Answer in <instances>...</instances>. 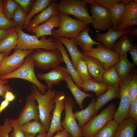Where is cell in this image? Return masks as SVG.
Returning <instances> with one entry per match:
<instances>
[{
	"instance_id": "f6af8a7d",
	"label": "cell",
	"mask_w": 137,
	"mask_h": 137,
	"mask_svg": "<svg viewBox=\"0 0 137 137\" xmlns=\"http://www.w3.org/2000/svg\"><path fill=\"white\" fill-rule=\"evenodd\" d=\"M137 25V18H136L118 25L116 30L119 31H122L128 28L135 26Z\"/></svg>"
},
{
	"instance_id": "3957f363",
	"label": "cell",
	"mask_w": 137,
	"mask_h": 137,
	"mask_svg": "<svg viewBox=\"0 0 137 137\" xmlns=\"http://www.w3.org/2000/svg\"><path fill=\"white\" fill-rule=\"evenodd\" d=\"M116 111L115 104H109L98 115L93 116L82 128L84 137H94L113 118Z\"/></svg>"
},
{
	"instance_id": "ee69618b",
	"label": "cell",
	"mask_w": 137,
	"mask_h": 137,
	"mask_svg": "<svg viewBox=\"0 0 137 137\" xmlns=\"http://www.w3.org/2000/svg\"><path fill=\"white\" fill-rule=\"evenodd\" d=\"M13 130L9 118H6L3 125L0 124V137H10L9 133Z\"/></svg>"
},
{
	"instance_id": "603a6c76",
	"label": "cell",
	"mask_w": 137,
	"mask_h": 137,
	"mask_svg": "<svg viewBox=\"0 0 137 137\" xmlns=\"http://www.w3.org/2000/svg\"><path fill=\"white\" fill-rule=\"evenodd\" d=\"M90 31L87 27L81 31L78 35L74 39L77 45H78L83 52L91 51L93 48L92 46L94 45H101L100 42H96L90 37L89 34Z\"/></svg>"
},
{
	"instance_id": "9a60e30c",
	"label": "cell",
	"mask_w": 137,
	"mask_h": 137,
	"mask_svg": "<svg viewBox=\"0 0 137 137\" xmlns=\"http://www.w3.org/2000/svg\"><path fill=\"white\" fill-rule=\"evenodd\" d=\"M70 75L66 68L59 65L55 67L46 73H39L37 77L40 80H44L46 83L48 89L52 88L55 85L65 80Z\"/></svg>"
},
{
	"instance_id": "44dd1931",
	"label": "cell",
	"mask_w": 137,
	"mask_h": 137,
	"mask_svg": "<svg viewBox=\"0 0 137 137\" xmlns=\"http://www.w3.org/2000/svg\"><path fill=\"white\" fill-rule=\"evenodd\" d=\"M137 121L129 117L119 124L114 137H134Z\"/></svg>"
},
{
	"instance_id": "484cf974",
	"label": "cell",
	"mask_w": 137,
	"mask_h": 137,
	"mask_svg": "<svg viewBox=\"0 0 137 137\" xmlns=\"http://www.w3.org/2000/svg\"><path fill=\"white\" fill-rule=\"evenodd\" d=\"M96 101L95 98H93L87 108L80 111L76 110L74 113L76 119L78 122V125L81 128L93 115Z\"/></svg>"
},
{
	"instance_id": "1f68e13d",
	"label": "cell",
	"mask_w": 137,
	"mask_h": 137,
	"mask_svg": "<svg viewBox=\"0 0 137 137\" xmlns=\"http://www.w3.org/2000/svg\"><path fill=\"white\" fill-rule=\"evenodd\" d=\"M131 0H124L113 6L110 10L113 24V29L116 30L121 16L126 4Z\"/></svg>"
},
{
	"instance_id": "bcb514c9",
	"label": "cell",
	"mask_w": 137,
	"mask_h": 137,
	"mask_svg": "<svg viewBox=\"0 0 137 137\" xmlns=\"http://www.w3.org/2000/svg\"><path fill=\"white\" fill-rule=\"evenodd\" d=\"M17 2L27 13L31 5H33L35 0H14Z\"/></svg>"
},
{
	"instance_id": "d4e9b609",
	"label": "cell",
	"mask_w": 137,
	"mask_h": 137,
	"mask_svg": "<svg viewBox=\"0 0 137 137\" xmlns=\"http://www.w3.org/2000/svg\"><path fill=\"white\" fill-rule=\"evenodd\" d=\"M64 80L67 84L66 87L71 92L80 109H82L84 100L87 97H93V94L87 93L82 91L76 85L70 75L67 76Z\"/></svg>"
},
{
	"instance_id": "6da1fadb",
	"label": "cell",
	"mask_w": 137,
	"mask_h": 137,
	"mask_svg": "<svg viewBox=\"0 0 137 137\" xmlns=\"http://www.w3.org/2000/svg\"><path fill=\"white\" fill-rule=\"evenodd\" d=\"M31 93L38 104V108L41 122L49 130L52 118L50 112L54 109L55 102L54 100L57 93L56 89H48L44 94H42L37 87L33 84Z\"/></svg>"
},
{
	"instance_id": "f1b7e54d",
	"label": "cell",
	"mask_w": 137,
	"mask_h": 137,
	"mask_svg": "<svg viewBox=\"0 0 137 137\" xmlns=\"http://www.w3.org/2000/svg\"><path fill=\"white\" fill-rule=\"evenodd\" d=\"M127 54L121 56L119 60L114 65L117 74L120 79L127 76L136 65L129 61Z\"/></svg>"
},
{
	"instance_id": "d590c367",
	"label": "cell",
	"mask_w": 137,
	"mask_h": 137,
	"mask_svg": "<svg viewBox=\"0 0 137 137\" xmlns=\"http://www.w3.org/2000/svg\"><path fill=\"white\" fill-rule=\"evenodd\" d=\"M119 124L114 120H111L94 137H114Z\"/></svg>"
},
{
	"instance_id": "5bb4252c",
	"label": "cell",
	"mask_w": 137,
	"mask_h": 137,
	"mask_svg": "<svg viewBox=\"0 0 137 137\" xmlns=\"http://www.w3.org/2000/svg\"><path fill=\"white\" fill-rule=\"evenodd\" d=\"M36 101L31 94L26 97L25 106L17 118L20 126L32 120L40 121L38 106Z\"/></svg>"
},
{
	"instance_id": "11a10c76",
	"label": "cell",
	"mask_w": 137,
	"mask_h": 137,
	"mask_svg": "<svg viewBox=\"0 0 137 137\" xmlns=\"http://www.w3.org/2000/svg\"><path fill=\"white\" fill-rule=\"evenodd\" d=\"M10 102L5 99L1 103L0 105V115L3 111L5 109L9 104Z\"/></svg>"
},
{
	"instance_id": "f5cc1de1",
	"label": "cell",
	"mask_w": 137,
	"mask_h": 137,
	"mask_svg": "<svg viewBox=\"0 0 137 137\" xmlns=\"http://www.w3.org/2000/svg\"><path fill=\"white\" fill-rule=\"evenodd\" d=\"M14 28L9 30H6L0 29V42L8 35L13 30Z\"/></svg>"
},
{
	"instance_id": "816d5d0a",
	"label": "cell",
	"mask_w": 137,
	"mask_h": 137,
	"mask_svg": "<svg viewBox=\"0 0 137 137\" xmlns=\"http://www.w3.org/2000/svg\"><path fill=\"white\" fill-rule=\"evenodd\" d=\"M16 96L10 90L7 91L5 95V99L10 102L14 100Z\"/></svg>"
},
{
	"instance_id": "836d02e7",
	"label": "cell",
	"mask_w": 137,
	"mask_h": 137,
	"mask_svg": "<svg viewBox=\"0 0 137 137\" xmlns=\"http://www.w3.org/2000/svg\"><path fill=\"white\" fill-rule=\"evenodd\" d=\"M52 0H36L35 1L31 11L27 15L26 19L23 27L24 29L26 28L27 25L32 18L39 13L41 12L50 4Z\"/></svg>"
},
{
	"instance_id": "2e32d148",
	"label": "cell",
	"mask_w": 137,
	"mask_h": 137,
	"mask_svg": "<svg viewBox=\"0 0 137 137\" xmlns=\"http://www.w3.org/2000/svg\"><path fill=\"white\" fill-rule=\"evenodd\" d=\"M58 2L57 0H52L49 5L40 13L34 16L31 20L26 27L28 32H31L34 28L41 24L47 22L54 14L59 13L58 7Z\"/></svg>"
},
{
	"instance_id": "6f0895ef",
	"label": "cell",
	"mask_w": 137,
	"mask_h": 137,
	"mask_svg": "<svg viewBox=\"0 0 137 137\" xmlns=\"http://www.w3.org/2000/svg\"><path fill=\"white\" fill-rule=\"evenodd\" d=\"M4 0H0V13H3L2 8Z\"/></svg>"
},
{
	"instance_id": "4fadbf2b",
	"label": "cell",
	"mask_w": 137,
	"mask_h": 137,
	"mask_svg": "<svg viewBox=\"0 0 137 137\" xmlns=\"http://www.w3.org/2000/svg\"><path fill=\"white\" fill-rule=\"evenodd\" d=\"M66 97L63 91L57 92L54 100L55 106L53 112V115L50 128L47 133L46 137H52L57 131L64 129L61 125V116L62 111L65 109L64 101Z\"/></svg>"
},
{
	"instance_id": "91938a15",
	"label": "cell",
	"mask_w": 137,
	"mask_h": 137,
	"mask_svg": "<svg viewBox=\"0 0 137 137\" xmlns=\"http://www.w3.org/2000/svg\"><path fill=\"white\" fill-rule=\"evenodd\" d=\"M68 137H72V136L70 134Z\"/></svg>"
},
{
	"instance_id": "60d3db41",
	"label": "cell",
	"mask_w": 137,
	"mask_h": 137,
	"mask_svg": "<svg viewBox=\"0 0 137 137\" xmlns=\"http://www.w3.org/2000/svg\"><path fill=\"white\" fill-rule=\"evenodd\" d=\"M9 121L13 130L9 137H25V134L19 125L17 118H11L9 119Z\"/></svg>"
},
{
	"instance_id": "d6986e66",
	"label": "cell",
	"mask_w": 137,
	"mask_h": 137,
	"mask_svg": "<svg viewBox=\"0 0 137 137\" xmlns=\"http://www.w3.org/2000/svg\"><path fill=\"white\" fill-rule=\"evenodd\" d=\"M82 58L86 63L91 76L96 81L102 83V76L105 71L100 61L94 57L84 55Z\"/></svg>"
},
{
	"instance_id": "e0dca14e",
	"label": "cell",
	"mask_w": 137,
	"mask_h": 137,
	"mask_svg": "<svg viewBox=\"0 0 137 137\" xmlns=\"http://www.w3.org/2000/svg\"><path fill=\"white\" fill-rule=\"evenodd\" d=\"M60 22L59 12L53 15L47 22L38 26L33 29L31 32L35 34V36L38 39L44 36H52V30L53 28L55 27L59 28Z\"/></svg>"
},
{
	"instance_id": "8d00e7d4",
	"label": "cell",
	"mask_w": 137,
	"mask_h": 137,
	"mask_svg": "<svg viewBox=\"0 0 137 137\" xmlns=\"http://www.w3.org/2000/svg\"><path fill=\"white\" fill-rule=\"evenodd\" d=\"M75 70L83 81L94 79L90 74L86 63L82 58L78 61Z\"/></svg>"
},
{
	"instance_id": "5b68a950",
	"label": "cell",
	"mask_w": 137,
	"mask_h": 137,
	"mask_svg": "<svg viewBox=\"0 0 137 137\" xmlns=\"http://www.w3.org/2000/svg\"><path fill=\"white\" fill-rule=\"evenodd\" d=\"M59 12L74 18L88 25L92 21L88 11L87 4L83 0H61L58 3Z\"/></svg>"
},
{
	"instance_id": "680465c9",
	"label": "cell",
	"mask_w": 137,
	"mask_h": 137,
	"mask_svg": "<svg viewBox=\"0 0 137 137\" xmlns=\"http://www.w3.org/2000/svg\"><path fill=\"white\" fill-rule=\"evenodd\" d=\"M5 54L4 53H2L0 54V68L1 65V63L2 60L4 57L5 56Z\"/></svg>"
},
{
	"instance_id": "4dcf8cb0",
	"label": "cell",
	"mask_w": 137,
	"mask_h": 137,
	"mask_svg": "<svg viewBox=\"0 0 137 137\" xmlns=\"http://www.w3.org/2000/svg\"><path fill=\"white\" fill-rule=\"evenodd\" d=\"M136 18H137V1L131 0L126 4L118 26Z\"/></svg>"
},
{
	"instance_id": "ac0fdd59",
	"label": "cell",
	"mask_w": 137,
	"mask_h": 137,
	"mask_svg": "<svg viewBox=\"0 0 137 137\" xmlns=\"http://www.w3.org/2000/svg\"><path fill=\"white\" fill-rule=\"evenodd\" d=\"M129 29V28L119 31L114 30L112 28L105 33H96V40L103 44L107 48L111 50L116 41L124 35L127 34Z\"/></svg>"
},
{
	"instance_id": "c3c4849f",
	"label": "cell",
	"mask_w": 137,
	"mask_h": 137,
	"mask_svg": "<svg viewBox=\"0 0 137 137\" xmlns=\"http://www.w3.org/2000/svg\"><path fill=\"white\" fill-rule=\"evenodd\" d=\"M8 82V80H3L0 78V96L5 97L6 92L8 90L11 91L10 86L6 85Z\"/></svg>"
},
{
	"instance_id": "f907efd6",
	"label": "cell",
	"mask_w": 137,
	"mask_h": 137,
	"mask_svg": "<svg viewBox=\"0 0 137 137\" xmlns=\"http://www.w3.org/2000/svg\"><path fill=\"white\" fill-rule=\"evenodd\" d=\"M129 53L133 61V63L137 65V46L136 44H134V46Z\"/></svg>"
},
{
	"instance_id": "ba28073f",
	"label": "cell",
	"mask_w": 137,
	"mask_h": 137,
	"mask_svg": "<svg viewBox=\"0 0 137 137\" xmlns=\"http://www.w3.org/2000/svg\"><path fill=\"white\" fill-rule=\"evenodd\" d=\"M134 74L132 72L130 73L126 77L120 79L119 83L120 104L113 119L119 124L125 119L129 117L131 103L128 96V90L130 82Z\"/></svg>"
},
{
	"instance_id": "d6a6232c",
	"label": "cell",
	"mask_w": 137,
	"mask_h": 137,
	"mask_svg": "<svg viewBox=\"0 0 137 137\" xmlns=\"http://www.w3.org/2000/svg\"><path fill=\"white\" fill-rule=\"evenodd\" d=\"M21 127L25 134H28L34 136L38 133L47 132L43 124L36 120L27 123Z\"/></svg>"
},
{
	"instance_id": "4316f807",
	"label": "cell",
	"mask_w": 137,
	"mask_h": 137,
	"mask_svg": "<svg viewBox=\"0 0 137 137\" xmlns=\"http://www.w3.org/2000/svg\"><path fill=\"white\" fill-rule=\"evenodd\" d=\"M18 38L15 27L6 38L0 42V54L3 53L5 54V56H8L11 51L16 47Z\"/></svg>"
},
{
	"instance_id": "b9f144b4",
	"label": "cell",
	"mask_w": 137,
	"mask_h": 137,
	"mask_svg": "<svg viewBox=\"0 0 137 137\" xmlns=\"http://www.w3.org/2000/svg\"><path fill=\"white\" fill-rule=\"evenodd\" d=\"M15 26L12 20L8 19L3 13H0V29L9 30Z\"/></svg>"
},
{
	"instance_id": "9c48e42d",
	"label": "cell",
	"mask_w": 137,
	"mask_h": 137,
	"mask_svg": "<svg viewBox=\"0 0 137 137\" xmlns=\"http://www.w3.org/2000/svg\"><path fill=\"white\" fill-rule=\"evenodd\" d=\"M89 9L92 26L97 30L105 31L113 27L110 10L98 4L91 2Z\"/></svg>"
},
{
	"instance_id": "f35d334b",
	"label": "cell",
	"mask_w": 137,
	"mask_h": 137,
	"mask_svg": "<svg viewBox=\"0 0 137 137\" xmlns=\"http://www.w3.org/2000/svg\"><path fill=\"white\" fill-rule=\"evenodd\" d=\"M27 15L20 6L15 10L12 20L16 26L22 28L25 24Z\"/></svg>"
},
{
	"instance_id": "cb8c5ba5",
	"label": "cell",
	"mask_w": 137,
	"mask_h": 137,
	"mask_svg": "<svg viewBox=\"0 0 137 137\" xmlns=\"http://www.w3.org/2000/svg\"><path fill=\"white\" fill-rule=\"evenodd\" d=\"M56 38L64 45L67 48L71 57L72 64L75 69L78 61L82 58L83 55L79 50L78 45L74 39H67L61 37Z\"/></svg>"
},
{
	"instance_id": "30bf717a",
	"label": "cell",
	"mask_w": 137,
	"mask_h": 137,
	"mask_svg": "<svg viewBox=\"0 0 137 137\" xmlns=\"http://www.w3.org/2000/svg\"><path fill=\"white\" fill-rule=\"evenodd\" d=\"M33 50L15 49L14 53L9 56H4L1 62L0 76L11 73L20 67L24 62L26 57Z\"/></svg>"
},
{
	"instance_id": "ffe728a7",
	"label": "cell",
	"mask_w": 137,
	"mask_h": 137,
	"mask_svg": "<svg viewBox=\"0 0 137 137\" xmlns=\"http://www.w3.org/2000/svg\"><path fill=\"white\" fill-rule=\"evenodd\" d=\"M54 39L57 44V49L60 51L62 54L64 62L66 64V68L68 71L76 85L81 90L82 89L81 86L83 81L77 73L63 44L57 38Z\"/></svg>"
},
{
	"instance_id": "681fc988",
	"label": "cell",
	"mask_w": 137,
	"mask_h": 137,
	"mask_svg": "<svg viewBox=\"0 0 137 137\" xmlns=\"http://www.w3.org/2000/svg\"><path fill=\"white\" fill-rule=\"evenodd\" d=\"M132 41L137 39V27L134 26L129 28V30L126 34Z\"/></svg>"
},
{
	"instance_id": "52a82bcc",
	"label": "cell",
	"mask_w": 137,
	"mask_h": 137,
	"mask_svg": "<svg viewBox=\"0 0 137 137\" xmlns=\"http://www.w3.org/2000/svg\"><path fill=\"white\" fill-rule=\"evenodd\" d=\"M27 57L33 60L36 67L45 70L53 68L64 62L62 54L58 49L52 50L37 49Z\"/></svg>"
},
{
	"instance_id": "ab89813d",
	"label": "cell",
	"mask_w": 137,
	"mask_h": 137,
	"mask_svg": "<svg viewBox=\"0 0 137 137\" xmlns=\"http://www.w3.org/2000/svg\"><path fill=\"white\" fill-rule=\"evenodd\" d=\"M128 94L130 103L137 97V75L135 73L129 84Z\"/></svg>"
},
{
	"instance_id": "277c9868",
	"label": "cell",
	"mask_w": 137,
	"mask_h": 137,
	"mask_svg": "<svg viewBox=\"0 0 137 137\" xmlns=\"http://www.w3.org/2000/svg\"><path fill=\"white\" fill-rule=\"evenodd\" d=\"M35 64L33 60L27 57L24 63L19 68L10 73L0 76L3 80L17 78L28 81L35 85L42 94H45L48 87L38 80L34 70Z\"/></svg>"
},
{
	"instance_id": "7402d4cb",
	"label": "cell",
	"mask_w": 137,
	"mask_h": 137,
	"mask_svg": "<svg viewBox=\"0 0 137 137\" xmlns=\"http://www.w3.org/2000/svg\"><path fill=\"white\" fill-rule=\"evenodd\" d=\"M119 84L111 87L101 96L96 98L95 110L93 116L96 115L99 110L112 100L119 98Z\"/></svg>"
},
{
	"instance_id": "7a4b0ae2",
	"label": "cell",
	"mask_w": 137,
	"mask_h": 137,
	"mask_svg": "<svg viewBox=\"0 0 137 137\" xmlns=\"http://www.w3.org/2000/svg\"><path fill=\"white\" fill-rule=\"evenodd\" d=\"M15 27L18 38L16 45L14 48V50L18 49L33 50L39 49L52 50L58 49L56 42L53 37L47 39L46 36H44L39 39L35 35L27 34L21 28L17 26Z\"/></svg>"
},
{
	"instance_id": "7c38bea8",
	"label": "cell",
	"mask_w": 137,
	"mask_h": 137,
	"mask_svg": "<svg viewBox=\"0 0 137 137\" xmlns=\"http://www.w3.org/2000/svg\"><path fill=\"white\" fill-rule=\"evenodd\" d=\"M82 53L84 56L94 57L98 60L104 66L105 72L117 63L121 57L112 50L107 48L102 44L97 45L96 48H93L90 51Z\"/></svg>"
},
{
	"instance_id": "e575fe53",
	"label": "cell",
	"mask_w": 137,
	"mask_h": 137,
	"mask_svg": "<svg viewBox=\"0 0 137 137\" xmlns=\"http://www.w3.org/2000/svg\"><path fill=\"white\" fill-rule=\"evenodd\" d=\"M114 65L105 72L103 75L102 83L107 86L111 87L119 84L120 79L116 71Z\"/></svg>"
},
{
	"instance_id": "db71d44e",
	"label": "cell",
	"mask_w": 137,
	"mask_h": 137,
	"mask_svg": "<svg viewBox=\"0 0 137 137\" xmlns=\"http://www.w3.org/2000/svg\"><path fill=\"white\" fill-rule=\"evenodd\" d=\"M69 135V133L64 129L58 131L57 134L53 137H68Z\"/></svg>"
},
{
	"instance_id": "8992f818",
	"label": "cell",
	"mask_w": 137,
	"mask_h": 137,
	"mask_svg": "<svg viewBox=\"0 0 137 137\" xmlns=\"http://www.w3.org/2000/svg\"><path fill=\"white\" fill-rule=\"evenodd\" d=\"M61 18L60 26L57 29H53L52 36L54 38L61 37L74 39L80 32L88 27L83 22L74 19L60 12Z\"/></svg>"
},
{
	"instance_id": "9f6ffc18",
	"label": "cell",
	"mask_w": 137,
	"mask_h": 137,
	"mask_svg": "<svg viewBox=\"0 0 137 137\" xmlns=\"http://www.w3.org/2000/svg\"><path fill=\"white\" fill-rule=\"evenodd\" d=\"M47 133L46 132L44 133H42L39 134L36 137H46ZM25 137H35L32 136L28 134H25Z\"/></svg>"
},
{
	"instance_id": "74e56055",
	"label": "cell",
	"mask_w": 137,
	"mask_h": 137,
	"mask_svg": "<svg viewBox=\"0 0 137 137\" xmlns=\"http://www.w3.org/2000/svg\"><path fill=\"white\" fill-rule=\"evenodd\" d=\"M19 5L14 0H4L3 13L8 19L12 20L14 13Z\"/></svg>"
},
{
	"instance_id": "7bdbcfd3",
	"label": "cell",
	"mask_w": 137,
	"mask_h": 137,
	"mask_svg": "<svg viewBox=\"0 0 137 137\" xmlns=\"http://www.w3.org/2000/svg\"><path fill=\"white\" fill-rule=\"evenodd\" d=\"M124 0H83L87 4L91 2L97 3L109 10L115 4Z\"/></svg>"
},
{
	"instance_id": "f546056e",
	"label": "cell",
	"mask_w": 137,
	"mask_h": 137,
	"mask_svg": "<svg viewBox=\"0 0 137 137\" xmlns=\"http://www.w3.org/2000/svg\"><path fill=\"white\" fill-rule=\"evenodd\" d=\"M110 87L102 83L98 82L94 79L84 81L81 86L83 92H94L97 97L102 95Z\"/></svg>"
},
{
	"instance_id": "83f0119b",
	"label": "cell",
	"mask_w": 137,
	"mask_h": 137,
	"mask_svg": "<svg viewBox=\"0 0 137 137\" xmlns=\"http://www.w3.org/2000/svg\"><path fill=\"white\" fill-rule=\"evenodd\" d=\"M132 41L127 35L125 34L120 37L117 42L114 43L111 50L120 56L127 54L134 46V44Z\"/></svg>"
},
{
	"instance_id": "7dc6e473",
	"label": "cell",
	"mask_w": 137,
	"mask_h": 137,
	"mask_svg": "<svg viewBox=\"0 0 137 137\" xmlns=\"http://www.w3.org/2000/svg\"><path fill=\"white\" fill-rule=\"evenodd\" d=\"M129 117L137 121V97L130 104Z\"/></svg>"
},
{
	"instance_id": "8fae6325",
	"label": "cell",
	"mask_w": 137,
	"mask_h": 137,
	"mask_svg": "<svg viewBox=\"0 0 137 137\" xmlns=\"http://www.w3.org/2000/svg\"><path fill=\"white\" fill-rule=\"evenodd\" d=\"M65 115L61 125L72 137H82V128L76 121L73 109L75 106V102L72 97H67L64 100Z\"/></svg>"
}]
</instances>
